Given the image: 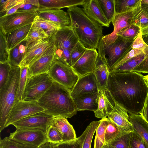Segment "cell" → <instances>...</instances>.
Wrapping results in <instances>:
<instances>
[{"label":"cell","mask_w":148,"mask_h":148,"mask_svg":"<svg viewBox=\"0 0 148 148\" xmlns=\"http://www.w3.org/2000/svg\"><path fill=\"white\" fill-rule=\"evenodd\" d=\"M88 129V126L81 135L74 140L54 144L55 148H83L84 142Z\"/></svg>","instance_id":"cell-34"},{"label":"cell","mask_w":148,"mask_h":148,"mask_svg":"<svg viewBox=\"0 0 148 148\" xmlns=\"http://www.w3.org/2000/svg\"><path fill=\"white\" fill-rule=\"evenodd\" d=\"M39 148H55L54 143L47 141L42 145Z\"/></svg>","instance_id":"cell-57"},{"label":"cell","mask_w":148,"mask_h":148,"mask_svg":"<svg viewBox=\"0 0 148 148\" xmlns=\"http://www.w3.org/2000/svg\"><path fill=\"white\" fill-rule=\"evenodd\" d=\"M55 38L56 40L61 42L64 47L71 51L79 41L71 26L61 28L56 32Z\"/></svg>","instance_id":"cell-23"},{"label":"cell","mask_w":148,"mask_h":148,"mask_svg":"<svg viewBox=\"0 0 148 148\" xmlns=\"http://www.w3.org/2000/svg\"><path fill=\"white\" fill-rule=\"evenodd\" d=\"M141 3L135 8L127 12L116 14L111 22L114 27L113 31L102 38L104 46H108L114 42L119 36L118 33L134 24L135 17L141 10Z\"/></svg>","instance_id":"cell-9"},{"label":"cell","mask_w":148,"mask_h":148,"mask_svg":"<svg viewBox=\"0 0 148 148\" xmlns=\"http://www.w3.org/2000/svg\"><path fill=\"white\" fill-rule=\"evenodd\" d=\"M83 9L91 18L102 26L108 27L110 23L104 15L98 0H85Z\"/></svg>","instance_id":"cell-20"},{"label":"cell","mask_w":148,"mask_h":148,"mask_svg":"<svg viewBox=\"0 0 148 148\" xmlns=\"http://www.w3.org/2000/svg\"><path fill=\"white\" fill-rule=\"evenodd\" d=\"M98 54L97 49H88L72 66L79 77L93 72Z\"/></svg>","instance_id":"cell-17"},{"label":"cell","mask_w":148,"mask_h":148,"mask_svg":"<svg viewBox=\"0 0 148 148\" xmlns=\"http://www.w3.org/2000/svg\"><path fill=\"white\" fill-rule=\"evenodd\" d=\"M130 148H148L145 142L134 130L130 132Z\"/></svg>","instance_id":"cell-47"},{"label":"cell","mask_w":148,"mask_h":148,"mask_svg":"<svg viewBox=\"0 0 148 148\" xmlns=\"http://www.w3.org/2000/svg\"><path fill=\"white\" fill-rule=\"evenodd\" d=\"M101 148H115L113 147L108 145L105 144L103 145Z\"/></svg>","instance_id":"cell-60"},{"label":"cell","mask_w":148,"mask_h":148,"mask_svg":"<svg viewBox=\"0 0 148 148\" xmlns=\"http://www.w3.org/2000/svg\"><path fill=\"white\" fill-rule=\"evenodd\" d=\"M44 110L35 101L20 100L15 103L7 119L5 128L27 116L44 111Z\"/></svg>","instance_id":"cell-13"},{"label":"cell","mask_w":148,"mask_h":148,"mask_svg":"<svg viewBox=\"0 0 148 148\" xmlns=\"http://www.w3.org/2000/svg\"><path fill=\"white\" fill-rule=\"evenodd\" d=\"M55 117L44 111L27 116L11 125L16 129H39L46 133Z\"/></svg>","instance_id":"cell-11"},{"label":"cell","mask_w":148,"mask_h":148,"mask_svg":"<svg viewBox=\"0 0 148 148\" xmlns=\"http://www.w3.org/2000/svg\"><path fill=\"white\" fill-rule=\"evenodd\" d=\"M131 132L124 130L109 119L105 132V144H108L116 138Z\"/></svg>","instance_id":"cell-30"},{"label":"cell","mask_w":148,"mask_h":148,"mask_svg":"<svg viewBox=\"0 0 148 148\" xmlns=\"http://www.w3.org/2000/svg\"><path fill=\"white\" fill-rule=\"evenodd\" d=\"M48 73L54 82L64 86L70 91L79 78L72 67L55 59Z\"/></svg>","instance_id":"cell-8"},{"label":"cell","mask_w":148,"mask_h":148,"mask_svg":"<svg viewBox=\"0 0 148 148\" xmlns=\"http://www.w3.org/2000/svg\"><path fill=\"white\" fill-rule=\"evenodd\" d=\"M37 15L34 10L17 11L11 14L0 17V31L5 35L17 29L32 24Z\"/></svg>","instance_id":"cell-7"},{"label":"cell","mask_w":148,"mask_h":148,"mask_svg":"<svg viewBox=\"0 0 148 148\" xmlns=\"http://www.w3.org/2000/svg\"><path fill=\"white\" fill-rule=\"evenodd\" d=\"M134 41L119 36L112 44L107 46L103 45V50L110 71L132 49L131 46Z\"/></svg>","instance_id":"cell-10"},{"label":"cell","mask_w":148,"mask_h":148,"mask_svg":"<svg viewBox=\"0 0 148 148\" xmlns=\"http://www.w3.org/2000/svg\"><path fill=\"white\" fill-rule=\"evenodd\" d=\"M53 82L48 73L36 75L27 78L22 100L37 102Z\"/></svg>","instance_id":"cell-5"},{"label":"cell","mask_w":148,"mask_h":148,"mask_svg":"<svg viewBox=\"0 0 148 148\" xmlns=\"http://www.w3.org/2000/svg\"><path fill=\"white\" fill-rule=\"evenodd\" d=\"M103 12L110 23L116 14L115 0H98Z\"/></svg>","instance_id":"cell-35"},{"label":"cell","mask_w":148,"mask_h":148,"mask_svg":"<svg viewBox=\"0 0 148 148\" xmlns=\"http://www.w3.org/2000/svg\"><path fill=\"white\" fill-rule=\"evenodd\" d=\"M11 69L9 62L0 63V89L7 83Z\"/></svg>","instance_id":"cell-45"},{"label":"cell","mask_w":148,"mask_h":148,"mask_svg":"<svg viewBox=\"0 0 148 148\" xmlns=\"http://www.w3.org/2000/svg\"><path fill=\"white\" fill-rule=\"evenodd\" d=\"M148 54V53L143 52L110 71V72L125 73L132 71L141 62Z\"/></svg>","instance_id":"cell-28"},{"label":"cell","mask_w":148,"mask_h":148,"mask_svg":"<svg viewBox=\"0 0 148 148\" xmlns=\"http://www.w3.org/2000/svg\"><path fill=\"white\" fill-rule=\"evenodd\" d=\"M106 88L115 103L127 112H141L148 93V88L141 73L135 71L110 72Z\"/></svg>","instance_id":"cell-1"},{"label":"cell","mask_w":148,"mask_h":148,"mask_svg":"<svg viewBox=\"0 0 148 148\" xmlns=\"http://www.w3.org/2000/svg\"><path fill=\"white\" fill-rule=\"evenodd\" d=\"M140 114L148 123V93L142 110Z\"/></svg>","instance_id":"cell-54"},{"label":"cell","mask_w":148,"mask_h":148,"mask_svg":"<svg viewBox=\"0 0 148 148\" xmlns=\"http://www.w3.org/2000/svg\"><path fill=\"white\" fill-rule=\"evenodd\" d=\"M0 148H39L37 147L23 144L6 137L0 139Z\"/></svg>","instance_id":"cell-39"},{"label":"cell","mask_w":148,"mask_h":148,"mask_svg":"<svg viewBox=\"0 0 148 148\" xmlns=\"http://www.w3.org/2000/svg\"><path fill=\"white\" fill-rule=\"evenodd\" d=\"M139 73H148V54L140 63L133 70Z\"/></svg>","instance_id":"cell-52"},{"label":"cell","mask_w":148,"mask_h":148,"mask_svg":"<svg viewBox=\"0 0 148 148\" xmlns=\"http://www.w3.org/2000/svg\"><path fill=\"white\" fill-rule=\"evenodd\" d=\"M25 0H1L0 1V17L12 8L21 4L24 3Z\"/></svg>","instance_id":"cell-46"},{"label":"cell","mask_w":148,"mask_h":148,"mask_svg":"<svg viewBox=\"0 0 148 148\" xmlns=\"http://www.w3.org/2000/svg\"><path fill=\"white\" fill-rule=\"evenodd\" d=\"M108 117L110 120L124 130L130 132L133 130L127 112L118 104L116 103Z\"/></svg>","instance_id":"cell-21"},{"label":"cell","mask_w":148,"mask_h":148,"mask_svg":"<svg viewBox=\"0 0 148 148\" xmlns=\"http://www.w3.org/2000/svg\"><path fill=\"white\" fill-rule=\"evenodd\" d=\"M32 24L43 29L49 36L55 34L61 28L58 24L43 18L38 15L34 18Z\"/></svg>","instance_id":"cell-29"},{"label":"cell","mask_w":148,"mask_h":148,"mask_svg":"<svg viewBox=\"0 0 148 148\" xmlns=\"http://www.w3.org/2000/svg\"><path fill=\"white\" fill-rule=\"evenodd\" d=\"M73 29L79 41L88 49L97 50L103 37L102 26L86 13L83 8L75 6L68 8Z\"/></svg>","instance_id":"cell-3"},{"label":"cell","mask_w":148,"mask_h":148,"mask_svg":"<svg viewBox=\"0 0 148 148\" xmlns=\"http://www.w3.org/2000/svg\"><path fill=\"white\" fill-rule=\"evenodd\" d=\"M22 42L10 51L9 63L12 66H19L23 58L26 41L23 45Z\"/></svg>","instance_id":"cell-33"},{"label":"cell","mask_w":148,"mask_h":148,"mask_svg":"<svg viewBox=\"0 0 148 148\" xmlns=\"http://www.w3.org/2000/svg\"><path fill=\"white\" fill-rule=\"evenodd\" d=\"M103 46L101 38L97 49L98 54L93 72L97 79L99 90L106 88L110 73V69L104 53Z\"/></svg>","instance_id":"cell-15"},{"label":"cell","mask_w":148,"mask_h":148,"mask_svg":"<svg viewBox=\"0 0 148 148\" xmlns=\"http://www.w3.org/2000/svg\"><path fill=\"white\" fill-rule=\"evenodd\" d=\"M40 7L28 3L23 4L17 11H23L34 10L37 11Z\"/></svg>","instance_id":"cell-53"},{"label":"cell","mask_w":148,"mask_h":148,"mask_svg":"<svg viewBox=\"0 0 148 148\" xmlns=\"http://www.w3.org/2000/svg\"><path fill=\"white\" fill-rule=\"evenodd\" d=\"M51 125L61 133L62 142L68 141L77 138L73 126L69 123L66 118L60 116L55 117Z\"/></svg>","instance_id":"cell-22"},{"label":"cell","mask_w":148,"mask_h":148,"mask_svg":"<svg viewBox=\"0 0 148 148\" xmlns=\"http://www.w3.org/2000/svg\"><path fill=\"white\" fill-rule=\"evenodd\" d=\"M55 34L47 38L25 41L24 52L19 66L28 67L40 58L48 48L55 42Z\"/></svg>","instance_id":"cell-6"},{"label":"cell","mask_w":148,"mask_h":148,"mask_svg":"<svg viewBox=\"0 0 148 148\" xmlns=\"http://www.w3.org/2000/svg\"><path fill=\"white\" fill-rule=\"evenodd\" d=\"M141 10L148 17V3H141Z\"/></svg>","instance_id":"cell-56"},{"label":"cell","mask_w":148,"mask_h":148,"mask_svg":"<svg viewBox=\"0 0 148 148\" xmlns=\"http://www.w3.org/2000/svg\"><path fill=\"white\" fill-rule=\"evenodd\" d=\"M134 24L142 29L148 27V17L141 10L135 17Z\"/></svg>","instance_id":"cell-50"},{"label":"cell","mask_w":148,"mask_h":148,"mask_svg":"<svg viewBox=\"0 0 148 148\" xmlns=\"http://www.w3.org/2000/svg\"><path fill=\"white\" fill-rule=\"evenodd\" d=\"M37 103L45 112L54 117L71 118L77 111L71 91L55 82Z\"/></svg>","instance_id":"cell-2"},{"label":"cell","mask_w":148,"mask_h":148,"mask_svg":"<svg viewBox=\"0 0 148 148\" xmlns=\"http://www.w3.org/2000/svg\"><path fill=\"white\" fill-rule=\"evenodd\" d=\"M55 42L40 58L28 66L27 78L36 75L48 73L55 60Z\"/></svg>","instance_id":"cell-14"},{"label":"cell","mask_w":148,"mask_h":148,"mask_svg":"<svg viewBox=\"0 0 148 148\" xmlns=\"http://www.w3.org/2000/svg\"><path fill=\"white\" fill-rule=\"evenodd\" d=\"M144 79L148 88V74L147 75L144 76Z\"/></svg>","instance_id":"cell-59"},{"label":"cell","mask_w":148,"mask_h":148,"mask_svg":"<svg viewBox=\"0 0 148 148\" xmlns=\"http://www.w3.org/2000/svg\"><path fill=\"white\" fill-rule=\"evenodd\" d=\"M100 123V121H93L88 125V129L84 142L83 148H91L93 135Z\"/></svg>","instance_id":"cell-44"},{"label":"cell","mask_w":148,"mask_h":148,"mask_svg":"<svg viewBox=\"0 0 148 148\" xmlns=\"http://www.w3.org/2000/svg\"><path fill=\"white\" fill-rule=\"evenodd\" d=\"M141 29L134 24L123 29L117 34L118 36H121L125 39L134 40L136 38Z\"/></svg>","instance_id":"cell-38"},{"label":"cell","mask_w":148,"mask_h":148,"mask_svg":"<svg viewBox=\"0 0 148 148\" xmlns=\"http://www.w3.org/2000/svg\"><path fill=\"white\" fill-rule=\"evenodd\" d=\"M21 71L19 85L15 103L22 100V97L26 85L27 79L28 67H20Z\"/></svg>","instance_id":"cell-37"},{"label":"cell","mask_w":148,"mask_h":148,"mask_svg":"<svg viewBox=\"0 0 148 148\" xmlns=\"http://www.w3.org/2000/svg\"><path fill=\"white\" fill-rule=\"evenodd\" d=\"M141 31L142 35L148 34V27L141 29Z\"/></svg>","instance_id":"cell-58"},{"label":"cell","mask_w":148,"mask_h":148,"mask_svg":"<svg viewBox=\"0 0 148 148\" xmlns=\"http://www.w3.org/2000/svg\"><path fill=\"white\" fill-rule=\"evenodd\" d=\"M48 141L56 144L62 142V135L60 132L51 125L46 132Z\"/></svg>","instance_id":"cell-48"},{"label":"cell","mask_w":148,"mask_h":148,"mask_svg":"<svg viewBox=\"0 0 148 148\" xmlns=\"http://www.w3.org/2000/svg\"><path fill=\"white\" fill-rule=\"evenodd\" d=\"M21 68L12 66L8 80L0 89V132L5 128L8 116L16 99Z\"/></svg>","instance_id":"cell-4"},{"label":"cell","mask_w":148,"mask_h":148,"mask_svg":"<svg viewBox=\"0 0 148 148\" xmlns=\"http://www.w3.org/2000/svg\"><path fill=\"white\" fill-rule=\"evenodd\" d=\"M141 3H148V0H142Z\"/></svg>","instance_id":"cell-61"},{"label":"cell","mask_w":148,"mask_h":148,"mask_svg":"<svg viewBox=\"0 0 148 148\" xmlns=\"http://www.w3.org/2000/svg\"><path fill=\"white\" fill-rule=\"evenodd\" d=\"M97 101V108L93 111L95 116L101 119L106 118L116 103L110 92L107 88L99 90Z\"/></svg>","instance_id":"cell-18"},{"label":"cell","mask_w":148,"mask_h":148,"mask_svg":"<svg viewBox=\"0 0 148 148\" xmlns=\"http://www.w3.org/2000/svg\"><path fill=\"white\" fill-rule=\"evenodd\" d=\"M98 94V92L93 94L80 95L73 99L77 111L96 110Z\"/></svg>","instance_id":"cell-25"},{"label":"cell","mask_w":148,"mask_h":148,"mask_svg":"<svg viewBox=\"0 0 148 148\" xmlns=\"http://www.w3.org/2000/svg\"><path fill=\"white\" fill-rule=\"evenodd\" d=\"M37 12L38 16L58 24L61 27L71 26L70 16L67 12L63 10L40 7Z\"/></svg>","instance_id":"cell-19"},{"label":"cell","mask_w":148,"mask_h":148,"mask_svg":"<svg viewBox=\"0 0 148 148\" xmlns=\"http://www.w3.org/2000/svg\"><path fill=\"white\" fill-rule=\"evenodd\" d=\"M32 24L13 30L5 35L9 51L25 40Z\"/></svg>","instance_id":"cell-24"},{"label":"cell","mask_w":148,"mask_h":148,"mask_svg":"<svg viewBox=\"0 0 148 148\" xmlns=\"http://www.w3.org/2000/svg\"><path fill=\"white\" fill-rule=\"evenodd\" d=\"M22 4H20L8 10L5 13L4 16L10 15L16 12L17 11L18 9L20 7Z\"/></svg>","instance_id":"cell-55"},{"label":"cell","mask_w":148,"mask_h":148,"mask_svg":"<svg viewBox=\"0 0 148 148\" xmlns=\"http://www.w3.org/2000/svg\"><path fill=\"white\" fill-rule=\"evenodd\" d=\"M143 52L142 51L136 49H132L122 58L120 59L110 71L122 64L126 61Z\"/></svg>","instance_id":"cell-51"},{"label":"cell","mask_w":148,"mask_h":148,"mask_svg":"<svg viewBox=\"0 0 148 148\" xmlns=\"http://www.w3.org/2000/svg\"><path fill=\"white\" fill-rule=\"evenodd\" d=\"M142 0H115L116 14L127 12L136 8Z\"/></svg>","instance_id":"cell-36"},{"label":"cell","mask_w":148,"mask_h":148,"mask_svg":"<svg viewBox=\"0 0 148 148\" xmlns=\"http://www.w3.org/2000/svg\"><path fill=\"white\" fill-rule=\"evenodd\" d=\"M55 44V59L71 66L70 56L71 51L66 48L61 42L56 40Z\"/></svg>","instance_id":"cell-32"},{"label":"cell","mask_w":148,"mask_h":148,"mask_svg":"<svg viewBox=\"0 0 148 148\" xmlns=\"http://www.w3.org/2000/svg\"><path fill=\"white\" fill-rule=\"evenodd\" d=\"M49 36L42 29L36 27L32 23L29 33L25 41L33 40L47 38Z\"/></svg>","instance_id":"cell-41"},{"label":"cell","mask_w":148,"mask_h":148,"mask_svg":"<svg viewBox=\"0 0 148 148\" xmlns=\"http://www.w3.org/2000/svg\"><path fill=\"white\" fill-rule=\"evenodd\" d=\"M40 7L45 8L60 9L83 5L85 0H38Z\"/></svg>","instance_id":"cell-27"},{"label":"cell","mask_w":148,"mask_h":148,"mask_svg":"<svg viewBox=\"0 0 148 148\" xmlns=\"http://www.w3.org/2000/svg\"><path fill=\"white\" fill-rule=\"evenodd\" d=\"M10 51L5 36L0 31V63L9 62Z\"/></svg>","instance_id":"cell-43"},{"label":"cell","mask_w":148,"mask_h":148,"mask_svg":"<svg viewBox=\"0 0 148 148\" xmlns=\"http://www.w3.org/2000/svg\"><path fill=\"white\" fill-rule=\"evenodd\" d=\"M109 121L106 117L100 120V123L96 130L94 148H101L105 144V132Z\"/></svg>","instance_id":"cell-31"},{"label":"cell","mask_w":148,"mask_h":148,"mask_svg":"<svg viewBox=\"0 0 148 148\" xmlns=\"http://www.w3.org/2000/svg\"><path fill=\"white\" fill-rule=\"evenodd\" d=\"M131 48L140 50L145 53H148V45L143 39L141 29L137 37L133 42Z\"/></svg>","instance_id":"cell-49"},{"label":"cell","mask_w":148,"mask_h":148,"mask_svg":"<svg viewBox=\"0 0 148 148\" xmlns=\"http://www.w3.org/2000/svg\"><path fill=\"white\" fill-rule=\"evenodd\" d=\"M9 137L21 143L38 148L48 141L46 133L39 129H16L10 133Z\"/></svg>","instance_id":"cell-12"},{"label":"cell","mask_w":148,"mask_h":148,"mask_svg":"<svg viewBox=\"0 0 148 148\" xmlns=\"http://www.w3.org/2000/svg\"><path fill=\"white\" fill-rule=\"evenodd\" d=\"M131 132L122 135L107 144L115 148H130Z\"/></svg>","instance_id":"cell-40"},{"label":"cell","mask_w":148,"mask_h":148,"mask_svg":"<svg viewBox=\"0 0 148 148\" xmlns=\"http://www.w3.org/2000/svg\"><path fill=\"white\" fill-rule=\"evenodd\" d=\"M129 120L133 130L142 138L148 148V123L140 115L129 113Z\"/></svg>","instance_id":"cell-26"},{"label":"cell","mask_w":148,"mask_h":148,"mask_svg":"<svg viewBox=\"0 0 148 148\" xmlns=\"http://www.w3.org/2000/svg\"><path fill=\"white\" fill-rule=\"evenodd\" d=\"M99 90L97 79L93 72L79 77L77 81L71 91L73 98L80 95L93 94Z\"/></svg>","instance_id":"cell-16"},{"label":"cell","mask_w":148,"mask_h":148,"mask_svg":"<svg viewBox=\"0 0 148 148\" xmlns=\"http://www.w3.org/2000/svg\"><path fill=\"white\" fill-rule=\"evenodd\" d=\"M87 49L79 41L77 42L71 51V66L82 56Z\"/></svg>","instance_id":"cell-42"}]
</instances>
